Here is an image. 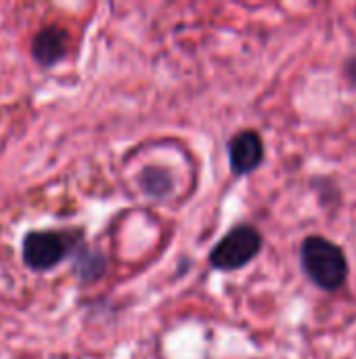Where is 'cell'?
<instances>
[{"label":"cell","mask_w":356,"mask_h":359,"mask_svg":"<svg viewBox=\"0 0 356 359\" xmlns=\"http://www.w3.org/2000/svg\"><path fill=\"white\" fill-rule=\"evenodd\" d=\"M300 259L306 276L321 290H340L348 278V261L340 246L321 236H308L302 242Z\"/></svg>","instance_id":"cell-1"},{"label":"cell","mask_w":356,"mask_h":359,"mask_svg":"<svg viewBox=\"0 0 356 359\" xmlns=\"http://www.w3.org/2000/svg\"><path fill=\"white\" fill-rule=\"evenodd\" d=\"M260 248H262L260 231L252 225H237L212 248L210 263L220 271H235L245 267L250 261H254Z\"/></svg>","instance_id":"cell-2"},{"label":"cell","mask_w":356,"mask_h":359,"mask_svg":"<svg viewBox=\"0 0 356 359\" xmlns=\"http://www.w3.org/2000/svg\"><path fill=\"white\" fill-rule=\"evenodd\" d=\"M73 238L63 231H29L23 240V263L34 271H48L69 257Z\"/></svg>","instance_id":"cell-3"},{"label":"cell","mask_w":356,"mask_h":359,"mask_svg":"<svg viewBox=\"0 0 356 359\" xmlns=\"http://www.w3.org/2000/svg\"><path fill=\"white\" fill-rule=\"evenodd\" d=\"M264 160V143L256 130H241L229 141V162L235 175L254 172Z\"/></svg>","instance_id":"cell-4"},{"label":"cell","mask_w":356,"mask_h":359,"mask_svg":"<svg viewBox=\"0 0 356 359\" xmlns=\"http://www.w3.org/2000/svg\"><path fill=\"white\" fill-rule=\"evenodd\" d=\"M67 32L57 27V25H48L42 27L34 40H31V57L42 65V67H52L55 63H59L65 53H67Z\"/></svg>","instance_id":"cell-5"},{"label":"cell","mask_w":356,"mask_h":359,"mask_svg":"<svg viewBox=\"0 0 356 359\" xmlns=\"http://www.w3.org/2000/svg\"><path fill=\"white\" fill-rule=\"evenodd\" d=\"M172 187V179L166 170L159 168H147L141 175V189L151 198H164Z\"/></svg>","instance_id":"cell-6"},{"label":"cell","mask_w":356,"mask_h":359,"mask_svg":"<svg viewBox=\"0 0 356 359\" xmlns=\"http://www.w3.org/2000/svg\"><path fill=\"white\" fill-rule=\"evenodd\" d=\"M346 74H348V78H350V80L356 84V57L346 63Z\"/></svg>","instance_id":"cell-7"}]
</instances>
